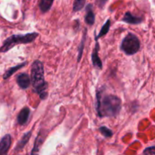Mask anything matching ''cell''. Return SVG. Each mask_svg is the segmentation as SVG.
<instances>
[{
  "mask_svg": "<svg viewBox=\"0 0 155 155\" xmlns=\"http://www.w3.org/2000/svg\"><path fill=\"white\" fill-rule=\"evenodd\" d=\"M103 88L96 92L95 109L99 117H115L120 112L122 101L118 96L112 94H104Z\"/></svg>",
  "mask_w": 155,
  "mask_h": 155,
  "instance_id": "cell-1",
  "label": "cell"
},
{
  "mask_svg": "<svg viewBox=\"0 0 155 155\" xmlns=\"http://www.w3.org/2000/svg\"><path fill=\"white\" fill-rule=\"evenodd\" d=\"M30 77L34 92L39 95L41 100H45L48 96V85L45 80V71L42 61L36 60L33 62Z\"/></svg>",
  "mask_w": 155,
  "mask_h": 155,
  "instance_id": "cell-2",
  "label": "cell"
},
{
  "mask_svg": "<svg viewBox=\"0 0 155 155\" xmlns=\"http://www.w3.org/2000/svg\"><path fill=\"white\" fill-rule=\"evenodd\" d=\"M38 36H39V33H36V32L28 33L24 35H12L3 42L2 45L0 47V53L7 52L18 45L31 43V42H34L35 39Z\"/></svg>",
  "mask_w": 155,
  "mask_h": 155,
  "instance_id": "cell-3",
  "label": "cell"
},
{
  "mask_svg": "<svg viewBox=\"0 0 155 155\" xmlns=\"http://www.w3.org/2000/svg\"><path fill=\"white\" fill-rule=\"evenodd\" d=\"M141 48V42L139 37L134 33H129L123 39L120 44V50L127 55H133L139 52Z\"/></svg>",
  "mask_w": 155,
  "mask_h": 155,
  "instance_id": "cell-4",
  "label": "cell"
},
{
  "mask_svg": "<svg viewBox=\"0 0 155 155\" xmlns=\"http://www.w3.org/2000/svg\"><path fill=\"white\" fill-rule=\"evenodd\" d=\"M95 48H93V51L92 53V62L94 68L98 70H102L103 64L99 55H98V51L100 50V45L98 43V40L95 41Z\"/></svg>",
  "mask_w": 155,
  "mask_h": 155,
  "instance_id": "cell-5",
  "label": "cell"
},
{
  "mask_svg": "<svg viewBox=\"0 0 155 155\" xmlns=\"http://www.w3.org/2000/svg\"><path fill=\"white\" fill-rule=\"evenodd\" d=\"M16 82L18 86L22 89H27L31 84L30 77L27 73H21L16 77Z\"/></svg>",
  "mask_w": 155,
  "mask_h": 155,
  "instance_id": "cell-6",
  "label": "cell"
},
{
  "mask_svg": "<svg viewBox=\"0 0 155 155\" xmlns=\"http://www.w3.org/2000/svg\"><path fill=\"white\" fill-rule=\"evenodd\" d=\"M12 136L10 134H6L2 138L0 141V155L7 154L12 145Z\"/></svg>",
  "mask_w": 155,
  "mask_h": 155,
  "instance_id": "cell-7",
  "label": "cell"
},
{
  "mask_svg": "<svg viewBox=\"0 0 155 155\" xmlns=\"http://www.w3.org/2000/svg\"><path fill=\"white\" fill-rule=\"evenodd\" d=\"M143 18L133 15L130 12H127L124 14L121 21L129 24H139L143 22Z\"/></svg>",
  "mask_w": 155,
  "mask_h": 155,
  "instance_id": "cell-8",
  "label": "cell"
},
{
  "mask_svg": "<svg viewBox=\"0 0 155 155\" xmlns=\"http://www.w3.org/2000/svg\"><path fill=\"white\" fill-rule=\"evenodd\" d=\"M31 136H32V130L24 133V134L23 135L22 137H21V139L18 142L17 145H15V148H14L15 152L18 153L19 152V151H22V150L24 148V147H25L26 145H27V144L28 143L29 141H30V138H31Z\"/></svg>",
  "mask_w": 155,
  "mask_h": 155,
  "instance_id": "cell-9",
  "label": "cell"
},
{
  "mask_svg": "<svg viewBox=\"0 0 155 155\" xmlns=\"http://www.w3.org/2000/svg\"><path fill=\"white\" fill-rule=\"evenodd\" d=\"M30 110L28 107L25 106L24 107H23L21 110V111L18 114V117H17V121H18V124H20L21 126L25 125L26 124L28 121L29 117H30Z\"/></svg>",
  "mask_w": 155,
  "mask_h": 155,
  "instance_id": "cell-10",
  "label": "cell"
},
{
  "mask_svg": "<svg viewBox=\"0 0 155 155\" xmlns=\"http://www.w3.org/2000/svg\"><path fill=\"white\" fill-rule=\"evenodd\" d=\"M95 15L93 11L92 4H88L86 7V15H85V22L89 26H92L95 24Z\"/></svg>",
  "mask_w": 155,
  "mask_h": 155,
  "instance_id": "cell-11",
  "label": "cell"
},
{
  "mask_svg": "<svg viewBox=\"0 0 155 155\" xmlns=\"http://www.w3.org/2000/svg\"><path fill=\"white\" fill-rule=\"evenodd\" d=\"M110 28V20L107 19V21H106V22L104 23V25L102 26V27H101V30H100L98 34H96V31L95 30V32H94V35H95V41L98 40V39H100V38L105 36V35L109 32Z\"/></svg>",
  "mask_w": 155,
  "mask_h": 155,
  "instance_id": "cell-12",
  "label": "cell"
},
{
  "mask_svg": "<svg viewBox=\"0 0 155 155\" xmlns=\"http://www.w3.org/2000/svg\"><path fill=\"white\" fill-rule=\"evenodd\" d=\"M27 61H24L23 62V63L20 64H18L16 65V66H14L12 67V68H10L9 69H8L7 71H5V73L3 74V79H4V80H7V79H8L9 77H12L15 72H17V71H19L20 69H21L22 68L25 67L26 65H27Z\"/></svg>",
  "mask_w": 155,
  "mask_h": 155,
  "instance_id": "cell-13",
  "label": "cell"
},
{
  "mask_svg": "<svg viewBox=\"0 0 155 155\" xmlns=\"http://www.w3.org/2000/svg\"><path fill=\"white\" fill-rule=\"evenodd\" d=\"M86 36H87V29H85L84 33L83 35V37H82L81 42H80V45L78 47V55H77V62L80 63V61L82 59V56H83V50H84V46H85V42H86Z\"/></svg>",
  "mask_w": 155,
  "mask_h": 155,
  "instance_id": "cell-14",
  "label": "cell"
},
{
  "mask_svg": "<svg viewBox=\"0 0 155 155\" xmlns=\"http://www.w3.org/2000/svg\"><path fill=\"white\" fill-rule=\"evenodd\" d=\"M54 0H41L39 4V10L42 13H46L51 9Z\"/></svg>",
  "mask_w": 155,
  "mask_h": 155,
  "instance_id": "cell-15",
  "label": "cell"
},
{
  "mask_svg": "<svg viewBox=\"0 0 155 155\" xmlns=\"http://www.w3.org/2000/svg\"><path fill=\"white\" fill-rule=\"evenodd\" d=\"M44 142V138L42 136V132H39L38 136H36V140H35L34 145H33V148L31 151V154H36L38 153L39 151V148H40L41 145H42Z\"/></svg>",
  "mask_w": 155,
  "mask_h": 155,
  "instance_id": "cell-16",
  "label": "cell"
},
{
  "mask_svg": "<svg viewBox=\"0 0 155 155\" xmlns=\"http://www.w3.org/2000/svg\"><path fill=\"white\" fill-rule=\"evenodd\" d=\"M86 0H74V5H73V11L74 12H78L83 9L85 6Z\"/></svg>",
  "mask_w": 155,
  "mask_h": 155,
  "instance_id": "cell-17",
  "label": "cell"
},
{
  "mask_svg": "<svg viewBox=\"0 0 155 155\" xmlns=\"http://www.w3.org/2000/svg\"><path fill=\"white\" fill-rule=\"evenodd\" d=\"M98 130H99L100 133L105 138H111L114 135V133L112 132V130L107 128V127H104V126L99 127Z\"/></svg>",
  "mask_w": 155,
  "mask_h": 155,
  "instance_id": "cell-18",
  "label": "cell"
},
{
  "mask_svg": "<svg viewBox=\"0 0 155 155\" xmlns=\"http://www.w3.org/2000/svg\"><path fill=\"white\" fill-rule=\"evenodd\" d=\"M142 154L145 155H155V147L151 146L149 148H146L143 151Z\"/></svg>",
  "mask_w": 155,
  "mask_h": 155,
  "instance_id": "cell-19",
  "label": "cell"
},
{
  "mask_svg": "<svg viewBox=\"0 0 155 155\" xmlns=\"http://www.w3.org/2000/svg\"><path fill=\"white\" fill-rule=\"evenodd\" d=\"M108 1L109 0H95V2L99 8H103Z\"/></svg>",
  "mask_w": 155,
  "mask_h": 155,
  "instance_id": "cell-20",
  "label": "cell"
}]
</instances>
